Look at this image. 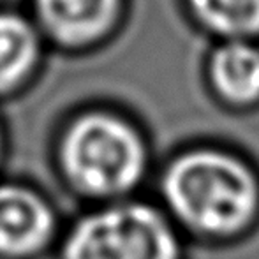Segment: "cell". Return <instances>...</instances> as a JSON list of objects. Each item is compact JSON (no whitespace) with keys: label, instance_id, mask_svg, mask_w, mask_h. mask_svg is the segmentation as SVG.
I'll use <instances>...</instances> for the list:
<instances>
[{"label":"cell","instance_id":"obj_7","mask_svg":"<svg viewBox=\"0 0 259 259\" xmlns=\"http://www.w3.org/2000/svg\"><path fill=\"white\" fill-rule=\"evenodd\" d=\"M185 6L215 42L259 41V0H185Z\"/></svg>","mask_w":259,"mask_h":259},{"label":"cell","instance_id":"obj_5","mask_svg":"<svg viewBox=\"0 0 259 259\" xmlns=\"http://www.w3.org/2000/svg\"><path fill=\"white\" fill-rule=\"evenodd\" d=\"M205 78L211 97L236 113L259 109V41L215 42Z\"/></svg>","mask_w":259,"mask_h":259},{"label":"cell","instance_id":"obj_2","mask_svg":"<svg viewBox=\"0 0 259 259\" xmlns=\"http://www.w3.org/2000/svg\"><path fill=\"white\" fill-rule=\"evenodd\" d=\"M150 167L147 138L115 113L79 115L58 140L57 169L62 182L90 206L136 198Z\"/></svg>","mask_w":259,"mask_h":259},{"label":"cell","instance_id":"obj_8","mask_svg":"<svg viewBox=\"0 0 259 259\" xmlns=\"http://www.w3.org/2000/svg\"><path fill=\"white\" fill-rule=\"evenodd\" d=\"M39 55L35 30L18 14L0 13V94L20 85Z\"/></svg>","mask_w":259,"mask_h":259},{"label":"cell","instance_id":"obj_3","mask_svg":"<svg viewBox=\"0 0 259 259\" xmlns=\"http://www.w3.org/2000/svg\"><path fill=\"white\" fill-rule=\"evenodd\" d=\"M57 259H187V238L140 196L89 206L60 236Z\"/></svg>","mask_w":259,"mask_h":259},{"label":"cell","instance_id":"obj_4","mask_svg":"<svg viewBox=\"0 0 259 259\" xmlns=\"http://www.w3.org/2000/svg\"><path fill=\"white\" fill-rule=\"evenodd\" d=\"M64 233L57 206L37 187L0 180V259H39Z\"/></svg>","mask_w":259,"mask_h":259},{"label":"cell","instance_id":"obj_1","mask_svg":"<svg viewBox=\"0 0 259 259\" xmlns=\"http://www.w3.org/2000/svg\"><path fill=\"white\" fill-rule=\"evenodd\" d=\"M157 203L187 242L235 245L259 229V166L228 145H191L159 171Z\"/></svg>","mask_w":259,"mask_h":259},{"label":"cell","instance_id":"obj_9","mask_svg":"<svg viewBox=\"0 0 259 259\" xmlns=\"http://www.w3.org/2000/svg\"><path fill=\"white\" fill-rule=\"evenodd\" d=\"M4 162V136H2V131H0V166Z\"/></svg>","mask_w":259,"mask_h":259},{"label":"cell","instance_id":"obj_6","mask_svg":"<svg viewBox=\"0 0 259 259\" xmlns=\"http://www.w3.org/2000/svg\"><path fill=\"white\" fill-rule=\"evenodd\" d=\"M42 27L64 45H85L104 35L120 0H34Z\"/></svg>","mask_w":259,"mask_h":259}]
</instances>
